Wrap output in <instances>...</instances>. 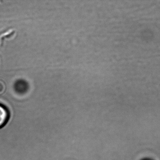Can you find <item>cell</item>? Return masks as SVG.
Wrapping results in <instances>:
<instances>
[{
	"label": "cell",
	"mask_w": 160,
	"mask_h": 160,
	"mask_svg": "<svg viewBox=\"0 0 160 160\" xmlns=\"http://www.w3.org/2000/svg\"><path fill=\"white\" fill-rule=\"evenodd\" d=\"M7 118V113L6 109L0 106V126L3 125Z\"/></svg>",
	"instance_id": "6da1fadb"
}]
</instances>
